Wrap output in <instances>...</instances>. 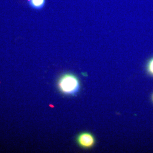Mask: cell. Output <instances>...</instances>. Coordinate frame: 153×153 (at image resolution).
<instances>
[{
    "label": "cell",
    "instance_id": "cell-1",
    "mask_svg": "<svg viewBox=\"0 0 153 153\" xmlns=\"http://www.w3.org/2000/svg\"><path fill=\"white\" fill-rule=\"evenodd\" d=\"M58 87L61 93L65 95H75L79 90V79L74 74L67 73L61 76L58 82Z\"/></svg>",
    "mask_w": 153,
    "mask_h": 153
},
{
    "label": "cell",
    "instance_id": "cell-2",
    "mask_svg": "<svg viewBox=\"0 0 153 153\" xmlns=\"http://www.w3.org/2000/svg\"><path fill=\"white\" fill-rule=\"evenodd\" d=\"M78 144L83 148L93 147L95 143V139L92 134L88 132H83L79 134L76 138Z\"/></svg>",
    "mask_w": 153,
    "mask_h": 153
},
{
    "label": "cell",
    "instance_id": "cell-3",
    "mask_svg": "<svg viewBox=\"0 0 153 153\" xmlns=\"http://www.w3.org/2000/svg\"><path fill=\"white\" fill-rule=\"evenodd\" d=\"M27 2L29 5L33 9L41 10L45 5L46 0H27Z\"/></svg>",
    "mask_w": 153,
    "mask_h": 153
},
{
    "label": "cell",
    "instance_id": "cell-4",
    "mask_svg": "<svg viewBox=\"0 0 153 153\" xmlns=\"http://www.w3.org/2000/svg\"><path fill=\"white\" fill-rule=\"evenodd\" d=\"M147 70L151 75L153 76V57L148 62Z\"/></svg>",
    "mask_w": 153,
    "mask_h": 153
},
{
    "label": "cell",
    "instance_id": "cell-5",
    "mask_svg": "<svg viewBox=\"0 0 153 153\" xmlns=\"http://www.w3.org/2000/svg\"><path fill=\"white\" fill-rule=\"evenodd\" d=\"M152 100H153V96H152Z\"/></svg>",
    "mask_w": 153,
    "mask_h": 153
}]
</instances>
